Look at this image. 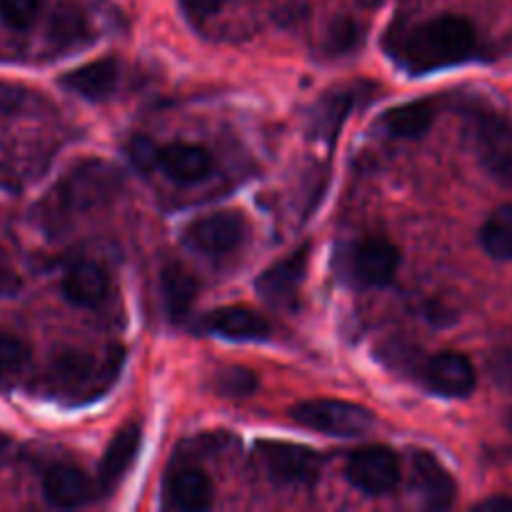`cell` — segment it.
<instances>
[{
	"label": "cell",
	"mask_w": 512,
	"mask_h": 512,
	"mask_svg": "<svg viewBox=\"0 0 512 512\" xmlns=\"http://www.w3.org/2000/svg\"><path fill=\"white\" fill-rule=\"evenodd\" d=\"M475 50V28L458 15H440L428 20L405 43V65L413 73L448 68L463 63Z\"/></svg>",
	"instance_id": "1"
},
{
	"label": "cell",
	"mask_w": 512,
	"mask_h": 512,
	"mask_svg": "<svg viewBox=\"0 0 512 512\" xmlns=\"http://www.w3.org/2000/svg\"><path fill=\"white\" fill-rule=\"evenodd\" d=\"M120 365H123V350L108 348L105 353H65L55 360L53 378L60 393L68 395L73 403H88V400L103 395L110 385L118 380Z\"/></svg>",
	"instance_id": "2"
},
{
	"label": "cell",
	"mask_w": 512,
	"mask_h": 512,
	"mask_svg": "<svg viewBox=\"0 0 512 512\" xmlns=\"http://www.w3.org/2000/svg\"><path fill=\"white\" fill-rule=\"evenodd\" d=\"M295 423L315 433L333 438H360L375 425V418L365 408L343 400H308L290 410Z\"/></svg>",
	"instance_id": "3"
},
{
	"label": "cell",
	"mask_w": 512,
	"mask_h": 512,
	"mask_svg": "<svg viewBox=\"0 0 512 512\" xmlns=\"http://www.w3.org/2000/svg\"><path fill=\"white\" fill-rule=\"evenodd\" d=\"M345 475H348V483L360 493L380 498V495L393 493L395 485L400 483V460L385 445H370L350 455Z\"/></svg>",
	"instance_id": "4"
},
{
	"label": "cell",
	"mask_w": 512,
	"mask_h": 512,
	"mask_svg": "<svg viewBox=\"0 0 512 512\" xmlns=\"http://www.w3.org/2000/svg\"><path fill=\"white\" fill-rule=\"evenodd\" d=\"M258 458L270 480L285 485L315 483L323 468V458L315 450L290 443H260Z\"/></svg>",
	"instance_id": "5"
},
{
	"label": "cell",
	"mask_w": 512,
	"mask_h": 512,
	"mask_svg": "<svg viewBox=\"0 0 512 512\" xmlns=\"http://www.w3.org/2000/svg\"><path fill=\"white\" fill-rule=\"evenodd\" d=\"M245 218L235 210H218L193 220L185 228V243L205 255H225L245 238Z\"/></svg>",
	"instance_id": "6"
},
{
	"label": "cell",
	"mask_w": 512,
	"mask_h": 512,
	"mask_svg": "<svg viewBox=\"0 0 512 512\" xmlns=\"http://www.w3.org/2000/svg\"><path fill=\"white\" fill-rule=\"evenodd\" d=\"M475 140L485 170L498 183L512 185V125L493 113H478Z\"/></svg>",
	"instance_id": "7"
},
{
	"label": "cell",
	"mask_w": 512,
	"mask_h": 512,
	"mask_svg": "<svg viewBox=\"0 0 512 512\" xmlns=\"http://www.w3.org/2000/svg\"><path fill=\"white\" fill-rule=\"evenodd\" d=\"M425 385L445 398H468L475 390V368L465 355L440 353L428 360L423 370Z\"/></svg>",
	"instance_id": "8"
},
{
	"label": "cell",
	"mask_w": 512,
	"mask_h": 512,
	"mask_svg": "<svg viewBox=\"0 0 512 512\" xmlns=\"http://www.w3.org/2000/svg\"><path fill=\"white\" fill-rule=\"evenodd\" d=\"M305 273H308V245H303L295 253H290L288 258L270 265L258 278L255 288L270 303L290 305L295 303V295H298L300 285H303Z\"/></svg>",
	"instance_id": "9"
},
{
	"label": "cell",
	"mask_w": 512,
	"mask_h": 512,
	"mask_svg": "<svg viewBox=\"0 0 512 512\" xmlns=\"http://www.w3.org/2000/svg\"><path fill=\"white\" fill-rule=\"evenodd\" d=\"M203 330L218 338L238 340V343H250V340H265L270 335V325L263 315L240 305H228L218 308L203 318Z\"/></svg>",
	"instance_id": "10"
},
{
	"label": "cell",
	"mask_w": 512,
	"mask_h": 512,
	"mask_svg": "<svg viewBox=\"0 0 512 512\" xmlns=\"http://www.w3.org/2000/svg\"><path fill=\"white\" fill-rule=\"evenodd\" d=\"M400 250L385 238H368L355 248L353 270L363 283L390 285L398 275Z\"/></svg>",
	"instance_id": "11"
},
{
	"label": "cell",
	"mask_w": 512,
	"mask_h": 512,
	"mask_svg": "<svg viewBox=\"0 0 512 512\" xmlns=\"http://www.w3.org/2000/svg\"><path fill=\"white\" fill-rule=\"evenodd\" d=\"M158 165L175 183H200L213 173V158L203 145L170 143L158 150Z\"/></svg>",
	"instance_id": "12"
},
{
	"label": "cell",
	"mask_w": 512,
	"mask_h": 512,
	"mask_svg": "<svg viewBox=\"0 0 512 512\" xmlns=\"http://www.w3.org/2000/svg\"><path fill=\"white\" fill-rule=\"evenodd\" d=\"M413 475L418 483L420 498L428 508L443 510L450 508L455 500V480L450 478L448 470L443 468L438 458L428 450L413 453Z\"/></svg>",
	"instance_id": "13"
},
{
	"label": "cell",
	"mask_w": 512,
	"mask_h": 512,
	"mask_svg": "<svg viewBox=\"0 0 512 512\" xmlns=\"http://www.w3.org/2000/svg\"><path fill=\"white\" fill-rule=\"evenodd\" d=\"M118 78H120L118 60L103 58V60H93V63H85L80 65V68L65 73L63 78H60V85L85 100H103L113 93L115 85H118Z\"/></svg>",
	"instance_id": "14"
},
{
	"label": "cell",
	"mask_w": 512,
	"mask_h": 512,
	"mask_svg": "<svg viewBox=\"0 0 512 512\" xmlns=\"http://www.w3.org/2000/svg\"><path fill=\"white\" fill-rule=\"evenodd\" d=\"M43 495L55 508H78L93 495L88 475L75 465H55L43 478Z\"/></svg>",
	"instance_id": "15"
},
{
	"label": "cell",
	"mask_w": 512,
	"mask_h": 512,
	"mask_svg": "<svg viewBox=\"0 0 512 512\" xmlns=\"http://www.w3.org/2000/svg\"><path fill=\"white\" fill-rule=\"evenodd\" d=\"M140 428L138 425H125L115 433V438L110 440L108 450H105L103 460H100V473L98 480L103 485V490L115 488L120 480L125 478V473L130 470L133 460L138 458V450H140Z\"/></svg>",
	"instance_id": "16"
},
{
	"label": "cell",
	"mask_w": 512,
	"mask_h": 512,
	"mask_svg": "<svg viewBox=\"0 0 512 512\" xmlns=\"http://www.w3.org/2000/svg\"><path fill=\"white\" fill-rule=\"evenodd\" d=\"M108 275L100 265L80 260V263L70 265L68 273L63 278V293L65 298L80 308H95L108 295Z\"/></svg>",
	"instance_id": "17"
},
{
	"label": "cell",
	"mask_w": 512,
	"mask_h": 512,
	"mask_svg": "<svg viewBox=\"0 0 512 512\" xmlns=\"http://www.w3.org/2000/svg\"><path fill=\"white\" fill-rule=\"evenodd\" d=\"M165 503L178 510H205L213 503V483L203 470H178L165 483Z\"/></svg>",
	"instance_id": "18"
},
{
	"label": "cell",
	"mask_w": 512,
	"mask_h": 512,
	"mask_svg": "<svg viewBox=\"0 0 512 512\" xmlns=\"http://www.w3.org/2000/svg\"><path fill=\"white\" fill-rule=\"evenodd\" d=\"M160 293H163V303L170 318L180 320L190 313L195 298H198V280L183 265H165L160 273Z\"/></svg>",
	"instance_id": "19"
},
{
	"label": "cell",
	"mask_w": 512,
	"mask_h": 512,
	"mask_svg": "<svg viewBox=\"0 0 512 512\" xmlns=\"http://www.w3.org/2000/svg\"><path fill=\"white\" fill-rule=\"evenodd\" d=\"M435 120V108L430 100H415V103L398 105L383 115V128L393 138H420L428 133Z\"/></svg>",
	"instance_id": "20"
},
{
	"label": "cell",
	"mask_w": 512,
	"mask_h": 512,
	"mask_svg": "<svg viewBox=\"0 0 512 512\" xmlns=\"http://www.w3.org/2000/svg\"><path fill=\"white\" fill-rule=\"evenodd\" d=\"M355 98H358V88L350 90H333L330 95H325L323 103L315 108L313 113V133L320 138H333L338 133L340 123L345 120V115L353 108Z\"/></svg>",
	"instance_id": "21"
},
{
	"label": "cell",
	"mask_w": 512,
	"mask_h": 512,
	"mask_svg": "<svg viewBox=\"0 0 512 512\" xmlns=\"http://www.w3.org/2000/svg\"><path fill=\"white\" fill-rule=\"evenodd\" d=\"M485 253L495 260H512V203L500 205L480 230Z\"/></svg>",
	"instance_id": "22"
},
{
	"label": "cell",
	"mask_w": 512,
	"mask_h": 512,
	"mask_svg": "<svg viewBox=\"0 0 512 512\" xmlns=\"http://www.w3.org/2000/svg\"><path fill=\"white\" fill-rule=\"evenodd\" d=\"M88 33V20H85L83 10L73 3H63L55 8V13L50 15V40L55 45H73L80 43Z\"/></svg>",
	"instance_id": "23"
},
{
	"label": "cell",
	"mask_w": 512,
	"mask_h": 512,
	"mask_svg": "<svg viewBox=\"0 0 512 512\" xmlns=\"http://www.w3.org/2000/svg\"><path fill=\"white\" fill-rule=\"evenodd\" d=\"M28 363V345L10 333H0V378H10Z\"/></svg>",
	"instance_id": "24"
},
{
	"label": "cell",
	"mask_w": 512,
	"mask_h": 512,
	"mask_svg": "<svg viewBox=\"0 0 512 512\" xmlns=\"http://www.w3.org/2000/svg\"><path fill=\"white\" fill-rule=\"evenodd\" d=\"M220 395H230V398H245L258 388V378L245 368H228L220 373L218 383H215Z\"/></svg>",
	"instance_id": "25"
},
{
	"label": "cell",
	"mask_w": 512,
	"mask_h": 512,
	"mask_svg": "<svg viewBox=\"0 0 512 512\" xmlns=\"http://www.w3.org/2000/svg\"><path fill=\"white\" fill-rule=\"evenodd\" d=\"M40 3L43 0H0V18L10 25V28H28L38 15Z\"/></svg>",
	"instance_id": "26"
},
{
	"label": "cell",
	"mask_w": 512,
	"mask_h": 512,
	"mask_svg": "<svg viewBox=\"0 0 512 512\" xmlns=\"http://www.w3.org/2000/svg\"><path fill=\"white\" fill-rule=\"evenodd\" d=\"M358 38H360L358 25H355L353 20L343 18V20H338V23H333V28H330L328 48L335 50V53H340V50L353 48V45L358 43Z\"/></svg>",
	"instance_id": "27"
},
{
	"label": "cell",
	"mask_w": 512,
	"mask_h": 512,
	"mask_svg": "<svg viewBox=\"0 0 512 512\" xmlns=\"http://www.w3.org/2000/svg\"><path fill=\"white\" fill-rule=\"evenodd\" d=\"M225 5V0H180V8L185 10L190 20H208L210 15L218 13Z\"/></svg>",
	"instance_id": "28"
},
{
	"label": "cell",
	"mask_w": 512,
	"mask_h": 512,
	"mask_svg": "<svg viewBox=\"0 0 512 512\" xmlns=\"http://www.w3.org/2000/svg\"><path fill=\"white\" fill-rule=\"evenodd\" d=\"M130 158L140 168H150L153 163H158V148L148 138H135L133 145H130Z\"/></svg>",
	"instance_id": "29"
},
{
	"label": "cell",
	"mask_w": 512,
	"mask_h": 512,
	"mask_svg": "<svg viewBox=\"0 0 512 512\" xmlns=\"http://www.w3.org/2000/svg\"><path fill=\"white\" fill-rule=\"evenodd\" d=\"M493 378L500 385H512V350H500L493 358Z\"/></svg>",
	"instance_id": "30"
},
{
	"label": "cell",
	"mask_w": 512,
	"mask_h": 512,
	"mask_svg": "<svg viewBox=\"0 0 512 512\" xmlns=\"http://www.w3.org/2000/svg\"><path fill=\"white\" fill-rule=\"evenodd\" d=\"M475 510L480 512H512V498L508 495H495V498L483 500Z\"/></svg>",
	"instance_id": "31"
},
{
	"label": "cell",
	"mask_w": 512,
	"mask_h": 512,
	"mask_svg": "<svg viewBox=\"0 0 512 512\" xmlns=\"http://www.w3.org/2000/svg\"><path fill=\"white\" fill-rule=\"evenodd\" d=\"M18 288H20L18 275H15L10 268H5V265H0V295H13Z\"/></svg>",
	"instance_id": "32"
},
{
	"label": "cell",
	"mask_w": 512,
	"mask_h": 512,
	"mask_svg": "<svg viewBox=\"0 0 512 512\" xmlns=\"http://www.w3.org/2000/svg\"><path fill=\"white\" fill-rule=\"evenodd\" d=\"M380 3H383V0H358V5H363V8H378Z\"/></svg>",
	"instance_id": "33"
},
{
	"label": "cell",
	"mask_w": 512,
	"mask_h": 512,
	"mask_svg": "<svg viewBox=\"0 0 512 512\" xmlns=\"http://www.w3.org/2000/svg\"><path fill=\"white\" fill-rule=\"evenodd\" d=\"M508 425H510V430H512V413H510V418H508Z\"/></svg>",
	"instance_id": "34"
}]
</instances>
